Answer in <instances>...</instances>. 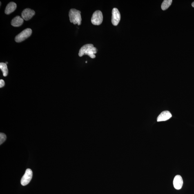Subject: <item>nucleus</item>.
I'll use <instances>...</instances> for the list:
<instances>
[{"instance_id":"1","label":"nucleus","mask_w":194,"mask_h":194,"mask_svg":"<svg viewBox=\"0 0 194 194\" xmlns=\"http://www.w3.org/2000/svg\"><path fill=\"white\" fill-rule=\"evenodd\" d=\"M97 52V49L94 47L93 44H87L83 45L80 49L79 55L80 57H82L83 55H87L91 58H95L96 57L95 54Z\"/></svg>"},{"instance_id":"2","label":"nucleus","mask_w":194,"mask_h":194,"mask_svg":"<svg viewBox=\"0 0 194 194\" xmlns=\"http://www.w3.org/2000/svg\"><path fill=\"white\" fill-rule=\"evenodd\" d=\"M81 13L80 11L76 9H70L69 13L70 22L73 23L74 25L77 24L79 26L80 25L82 21Z\"/></svg>"},{"instance_id":"3","label":"nucleus","mask_w":194,"mask_h":194,"mask_svg":"<svg viewBox=\"0 0 194 194\" xmlns=\"http://www.w3.org/2000/svg\"><path fill=\"white\" fill-rule=\"evenodd\" d=\"M32 33V31L31 29L26 28L16 36L15 40L16 42L20 43L29 37L31 35Z\"/></svg>"},{"instance_id":"4","label":"nucleus","mask_w":194,"mask_h":194,"mask_svg":"<svg viewBox=\"0 0 194 194\" xmlns=\"http://www.w3.org/2000/svg\"><path fill=\"white\" fill-rule=\"evenodd\" d=\"M103 21V15L102 12L97 10L92 14L91 22L92 24L95 25H100L102 23Z\"/></svg>"},{"instance_id":"5","label":"nucleus","mask_w":194,"mask_h":194,"mask_svg":"<svg viewBox=\"0 0 194 194\" xmlns=\"http://www.w3.org/2000/svg\"><path fill=\"white\" fill-rule=\"evenodd\" d=\"M32 177V172L31 169H28L21 179V184L23 186L28 185L31 181Z\"/></svg>"},{"instance_id":"6","label":"nucleus","mask_w":194,"mask_h":194,"mask_svg":"<svg viewBox=\"0 0 194 194\" xmlns=\"http://www.w3.org/2000/svg\"><path fill=\"white\" fill-rule=\"evenodd\" d=\"M121 18V14L118 10L114 8L112 10V22L114 26H117L120 21Z\"/></svg>"},{"instance_id":"7","label":"nucleus","mask_w":194,"mask_h":194,"mask_svg":"<svg viewBox=\"0 0 194 194\" xmlns=\"http://www.w3.org/2000/svg\"><path fill=\"white\" fill-rule=\"evenodd\" d=\"M35 12L33 10L29 8H26L23 10L22 13V18L25 21H28L31 19L35 15Z\"/></svg>"},{"instance_id":"8","label":"nucleus","mask_w":194,"mask_h":194,"mask_svg":"<svg viewBox=\"0 0 194 194\" xmlns=\"http://www.w3.org/2000/svg\"><path fill=\"white\" fill-rule=\"evenodd\" d=\"M183 180L182 177L180 175L175 176L174 179L173 184L175 189L179 190L181 189L183 185Z\"/></svg>"},{"instance_id":"9","label":"nucleus","mask_w":194,"mask_h":194,"mask_svg":"<svg viewBox=\"0 0 194 194\" xmlns=\"http://www.w3.org/2000/svg\"><path fill=\"white\" fill-rule=\"evenodd\" d=\"M172 117L171 113L168 111L163 112L157 118V121H161L168 120Z\"/></svg>"},{"instance_id":"10","label":"nucleus","mask_w":194,"mask_h":194,"mask_svg":"<svg viewBox=\"0 0 194 194\" xmlns=\"http://www.w3.org/2000/svg\"><path fill=\"white\" fill-rule=\"evenodd\" d=\"M17 8V4L13 2H10L8 4L5 8V13L7 14H9L13 12Z\"/></svg>"},{"instance_id":"11","label":"nucleus","mask_w":194,"mask_h":194,"mask_svg":"<svg viewBox=\"0 0 194 194\" xmlns=\"http://www.w3.org/2000/svg\"><path fill=\"white\" fill-rule=\"evenodd\" d=\"M23 19L20 16H17L12 19L11 24L14 27H17L21 26L23 22Z\"/></svg>"},{"instance_id":"12","label":"nucleus","mask_w":194,"mask_h":194,"mask_svg":"<svg viewBox=\"0 0 194 194\" xmlns=\"http://www.w3.org/2000/svg\"><path fill=\"white\" fill-rule=\"evenodd\" d=\"M0 68L2 71L4 76L6 77L8 75V69L7 68V65L4 63H0Z\"/></svg>"},{"instance_id":"13","label":"nucleus","mask_w":194,"mask_h":194,"mask_svg":"<svg viewBox=\"0 0 194 194\" xmlns=\"http://www.w3.org/2000/svg\"><path fill=\"white\" fill-rule=\"evenodd\" d=\"M172 3V0H165L161 5V8L163 10H166L170 6Z\"/></svg>"},{"instance_id":"14","label":"nucleus","mask_w":194,"mask_h":194,"mask_svg":"<svg viewBox=\"0 0 194 194\" xmlns=\"http://www.w3.org/2000/svg\"><path fill=\"white\" fill-rule=\"evenodd\" d=\"M7 137L6 135L3 133H0V145H1L6 140Z\"/></svg>"},{"instance_id":"15","label":"nucleus","mask_w":194,"mask_h":194,"mask_svg":"<svg viewBox=\"0 0 194 194\" xmlns=\"http://www.w3.org/2000/svg\"><path fill=\"white\" fill-rule=\"evenodd\" d=\"M5 82L4 81L3 79L0 80V88H3L4 86Z\"/></svg>"},{"instance_id":"16","label":"nucleus","mask_w":194,"mask_h":194,"mask_svg":"<svg viewBox=\"0 0 194 194\" xmlns=\"http://www.w3.org/2000/svg\"><path fill=\"white\" fill-rule=\"evenodd\" d=\"M192 6H193V7H194V1L192 3Z\"/></svg>"},{"instance_id":"17","label":"nucleus","mask_w":194,"mask_h":194,"mask_svg":"<svg viewBox=\"0 0 194 194\" xmlns=\"http://www.w3.org/2000/svg\"><path fill=\"white\" fill-rule=\"evenodd\" d=\"M8 63L7 62H6V63H5V64H8Z\"/></svg>"},{"instance_id":"18","label":"nucleus","mask_w":194,"mask_h":194,"mask_svg":"<svg viewBox=\"0 0 194 194\" xmlns=\"http://www.w3.org/2000/svg\"><path fill=\"white\" fill-rule=\"evenodd\" d=\"M86 63H87V61H86Z\"/></svg>"}]
</instances>
